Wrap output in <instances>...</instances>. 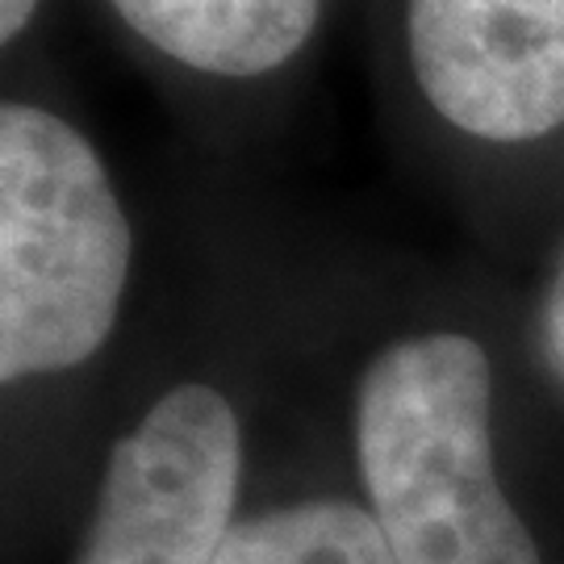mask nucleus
I'll use <instances>...</instances> for the list:
<instances>
[{
  "label": "nucleus",
  "instance_id": "nucleus-7",
  "mask_svg": "<svg viewBox=\"0 0 564 564\" xmlns=\"http://www.w3.org/2000/svg\"><path fill=\"white\" fill-rule=\"evenodd\" d=\"M34 9H39V0H0V39L13 42L30 25L34 18Z\"/></svg>",
  "mask_w": 564,
  "mask_h": 564
},
{
  "label": "nucleus",
  "instance_id": "nucleus-6",
  "mask_svg": "<svg viewBox=\"0 0 564 564\" xmlns=\"http://www.w3.org/2000/svg\"><path fill=\"white\" fill-rule=\"evenodd\" d=\"M214 564H393V552L360 506L302 502L230 527Z\"/></svg>",
  "mask_w": 564,
  "mask_h": 564
},
{
  "label": "nucleus",
  "instance_id": "nucleus-3",
  "mask_svg": "<svg viewBox=\"0 0 564 564\" xmlns=\"http://www.w3.org/2000/svg\"><path fill=\"white\" fill-rule=\"evenodd\" d=\"M239 419L223 393H163L109 456L80 564H214L239 489Z\"/></svg>",
  "mask_w": 564,
  "mask_h": 564
},
{
  "label": "nucleus",
  "instance_id": "nucleus-5",
  "mask_svg": "<svg viewBox=\"0 0 564 564\" xmlns=\"http://www.w3.org/2000/svg\"><path fill=\"white\" fill-rule=\"evenodd\" d=\"M167 59L209 76H263L305 46L323 0H113Z\"/></svg>",
  "mask_w": 564,
  "mask_h": 564
},
{
  "label": "nucleus",
  "instance_id": "nucleus-4",
  "mask_svg": "<svg viewBox=\"0 0 564 564\" xmlns=\"http://www.w3.org/2000/svg\"><path fill=\"white\" fill-rule=\"evenodd\" d=\"M410 59L464 134L527 142L564 126V0H410Z\"/></svg>",
  "mask_w": 564,
  "mask_h": 564
},
{
  "label": "nucleus",
  "instance_id": "nucleus-8",
  "mask_svg": "<svg viewBox=\"0 0 564 564\" xmlns=\"http://www.w3.org/2000/svg\"><path fill=\"white\" fill-rule=\"evenodd\" d=\"M552 339H556V351H561L564 360V284L561 293H556V310H552Z\"/></svg>",
  "mask_w": 564,
  "mask_h": 564
},
{
  "label": "nucleus",
  "instance_id": "nucleus-1",
  "mask_svg": "<svg viewBox=\"0 0 564 564\" xmlns=\"http://www.w3.org/2000/svg\"><path fill=\"white\" fill-rule=\"evenodd\" d=\"M356 452L393 564H540L489 452V360L468 335L402 339L368 364Z\"/></svg>",
  "mask_w": 564,
  "mask_h": 564
},
{
  "label": "nucleus",
  "instance_id": "nucleus-2",
  "mask_svg": "<svg viewBox=\"0 0 564 564\" xmlns=\"http://www.w3.org/2000/svg\"><path fill=\"white\" fill-rule=\"evenodd\" d=\"M130 226L105 163L63 118L0 109V377L84 364L118 323Z\"/></svg>",
  "mask_w": 564,
  "mask_h": 564
}]
</instances>
